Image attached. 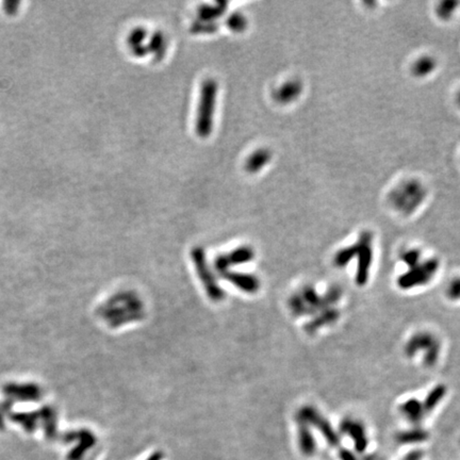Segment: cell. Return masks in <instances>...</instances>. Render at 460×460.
<instances>
[{"mask_svg": "<svg viewBox=\"0 0 460 460\" xmlns=\"http://www.w3.org/2000/svg\"><path fill=\"white\" fill-rule=\"evenodd\" d=\"M298 91V85L296 83H290L286 84V86L282 88V91L279 92L280 95V99L281 100H288L294 98L296 96V93Z\"/></svg>", "mask_w": 460, "mask_h": 460, "instance_id": "44dd1931", "label": "cell"}, {"mask_svg": "<svg viewBox=\"0 0 460 460\" xmlns=\"http://www.w3.org/2000/svg\"><path fill=\"white\" fill-rule=\"evenodd\" d=\"M342 296V289L338 286H332L325 292V294L322 295L323 302L326 308L333 307L337 304Z\"/></svg>", "mask_w": 460, "mask_h": 460, "instance_id": "e0dca14e", "label": "cell"}, {"mask_svg": "<svg viewBox=\"0 0 460 460\" xmlns=\"http://www.w3.org/2000/svg\"><path fill=\"white\" fill-rule=\"evenodd\" d=\"M357 256L356 244L352 246L344 247V249L337 252L333 257V264L339 269L348 267L349 263Z\"/></svg>", "mask_w": 460, "mask_h": 460, "instance_id": "8fae6325", "label": "cell"}, {"mask_svg": "<svg viewBox=\"0 0 460 460\" xmlns=\"http://www.w3.org/2000/svg\"><path fill=\"white\" fill-rule=\"evenodd\" d=\"M340 429L342 432L348 433L349 436L355 442V446L357 450L362 452L368 446V438L366 435V428L364 424L359 421H355L351 418H347L340 424Z\"/></svg>", "mask_w": 460, "mask_h": 460, "instance_id": "8992f818", "label": "cell"}, {"mask_svg": "<svg viewBox=\"0 0 460 460\" xmlns=\"http://www.w3.org/2000/svg\"><path fill=\"white\" fill-rule=\"evenodd\" d=\"M340 317V312L338 309H335L333 307L324 309V310L317 312L312 320L308 322L306 325L305 329L308 333H313L317 331L318 329H321L322 327L333 324L334 322H337Z\"/></svg>", "mask_w": 460, "mask_h": 460, "instance_id": "52a82bcc", "label": "cell"}, {"mask_svg": "<svg viewBox=\"0 0 460 460\" xmlns=\"http://www.w3.org/2000/svg\"><path fill=\"white\" fill-rule=\"evenodd\" d=\"M446 295L450 300L460 299V277H455L449 281L446 289Z\"/></svg>", "mask_w": 460, "mask_h": 460, "instance_id": "d6986e66", "label": "cell"}, {"mask_svg": "<svg viewBox=\"0 0 460 460\" xmlns=\"http://www.w3.org/2000/svg\"><path fill=\"white\" fill-rule=\"evenodd\" d=\"M270 153L268 150H258L255 153L246 163V170L250 172H258L270 160Z\"/></svg>", "mask_w": 460, "mask_h": 460, "instance_id": "4fadbf2b", "label": "cell"}, {"mask_svg": "<svg viewBox=\"0 0 460 460\" xmlns=\"http://www.w3.org/2000/svg\"><path fill=\"white\" fill-rule=\"evenodd\" d=\"M290 306H291V310L293 311L295 315H306V314H312L311 310L309 309V307L306 305L304 302L303 297L300 296V294H295L291 297L290 299Z\"/></svg>", "mask_w": 460, "mask_h": 460, "instance_id": "9a60e30c", "label": "cell"}, {"mask_svg": "<svg viewBox=\"0 0 460 460\" xmlns=\"http://www.w3.org/2000/svg\"><path fill=\"white\" fill-rule=\"evenodd\" d=\"M421 259V252L419 250H409L406 251L401 255V260L408 267L412 269L420 263Z\"/></svg>", "mask_w": 460, "mask_h": 460, "instance_id": "ac0fdd59", "label": "cell"}, {"mask_svg": "<svg viewBox=\"0 0 460 460\" xmlns=\"http://www.w3.org/2000/svg\"><path fill=\"white\" fill-rule=\"evenodd\" d=\"M228 26L235 31H242L246 28V20L241 14H235L229 19Z\"/></svg>", "mask_w": 460, "mask_h": 460, "instance_id": "ffe728a7", "label": "cell"}, {"mask_svg": "<svg viewBox=\"0 0 460 460\" xmlns=\"http://www.w3.org/2000/svg\"><path fill=\"white\" fill-rule=\"evenodd\" d=\"M400 411L412 424L421 423L426 414L424 411L422 402L417 399H410L404 402L400 407Z\"/></svg>", "mask_w": 460, "mask_h": 460, "instance_id": "ba28073f", "label": "cell"}, {"mask_svg": "<svg viewBox=\"0 0 460 460\" xmlns=\"http://www.w3.org/2000/svg\"><path fill=\"white\" fill-rule=\"evenodd\" d=\"M427 439V432L420 428H413L410 430L402 431L397 433L396 440L402 444H409L414 443V442H421Z\"/></svg>", "mask_w": 460, "mask_h": 460, "instance_id": "7c38bea8", "label": "cell"}, {"mask_svg": "<svg viewBox=\"0 0 460 460\" xmlns=\"http://www.w3.org/2000/svg\"><path fill=\"white\" fill-rule=\"evenodd\" d=\"M439 269V261L436 258H431L423 263H419L417 267L409 269L408 272L404 273L397 278V286L403 290H409L414 287L426 285L436 275Z\"/></svg>", "mask_w": 460, "mask_h": 460, "instance_id": "7a4b0ae2", "label": "cell"}, {"mask_svg": "<svg viewBox=\"0 0 460 460\" xmlns=\"http://www.w3.org/2000/svg\"><path fill=\"white\" fill-rule=\"evenodd\" d=\"M437 341L439 340L428 331H420L414 333L405 345L406 356L411 358L417 355L419 352L425 353Z\"/></svg>", "mask_w": 460, "mask_h": 460, "instance_id": "5b68a950", "label": "cell"}, {"mask_svg": "<svg viewBox=\"0 0 460 460\" xmlns=\"http://www.w3.org/2000/svg\"><path fill=\"white\" fill-rule=\"evenodd\" d=\"M446 394V387L444 385H437L433 387L426 395L425 400L422 403L425 413H430L436 409V407L444 399Z\"/></svg>", "mask_w": 460, "mask_h": 460, "instance_id": "30bf717a", "label": "cell"}, {"mask_svg": "<svg viewBox=\"0 0 460 460\" xmlns=\"http://www.w3.org/2000/svg\"><path fill=\"white\" fill-rule=\"evenodd\" d=\"M217 94V84L214 80H206L201 85L200 100L197 114L196 130L197 134L206 138L212 131V123L214 118L215 102Z\"/></svg>", "mask_w": 460, "mask_h": 460, "instance_id": "6da1fadb", "label": "cell"}, {"mask_svg": "<svg viewBox=\"0 0 460 460\" xmlns=\"http://www.w3.org/2000/svg\"><path fill=\"white\" fill-rule=\"evenodd\" d=\"M299 422L307 426H314L321 431L329 444L335 445L339 442L337 432L333 430L330 423L323 418L321 413L311 406H305L298 413Z\"/></svg>", "mask_w": 460, "mask_h": 460, "instance_id": "277c9868", "label": "cell"}, {"mask_svg": "<svg viewBox=\"0 0 460 460\" xmlns=\"http://www.w3.org/2000/svg\"><path fill=\"white\" fill-rule=\"evenodd\" d=\"M440 352H441V344L439 341H437L431 348H429L425 353H424V358H423L424 366L427 368L435 367L439 360Z\"/></svg>", "mask_w": 460, "mask_h": 460, "instance_id": "2e32d148", "label": "cell"}, {"mask_svg": "<svg viewBox=\"0 0 460 460\" xmlns=\"http://www.w3.org/2000/svg\"><path fill=\"white\" fill-rule=\"evenodd\" d=\"M357 247V271L355 281L359 287L367 285L370 276L371 265L373 260V250H372V235L369 232L362 233L356 243Z\"/></svg>", "mask_w": 460, "mask_h": 460, "instance_id": "3957f363", "label": "cell"}, {"mask_svg": "<svg viewBox=\"0 0 460 460\" xmlns=\"http://www.w3.org/2000/svg\"><path fill=\"white\" fill-rule=\"evenodd\" d=\"M432 66H433V63H432V61H430L429 59H423L421 60L420 62H418L417 65H415V73L419 74V75H425V74H428L430 70L432 69Z\"/></svg>", "mask_w": 460, "mask_h": 460, "instance_id": "7402d4cb", "label": "cell"}, {"mask_svg": "<svg viewBox=\"0 0 460 460\" xmlns=\"http://www.w3.org/2000/svg\"><path fill=\"white\" fill-rule=\"evenodd\" d=\"M300 296L303 297L304 302L310 309L312 314H316L317 312L324 310V309H327L324 305L322 295L318 294L312 286L304 287Z\"/></svg>", "mask_w": 460, "mask_h": 460, "instance_id": "9c48e42d", "label": "cell"}, {"mask_svg": "<svg viewBox=\"0 0 460 460\" xmlns=\"http://www.w3.org/2000/svg\"><path fill=\"white\" fill-rule=\"evenodd\" d=\"M299 440H300V447L304 450V453L307 455H311L315 449V441L312 436V433L309 429V426L302 424V428L299 431Z\"/></svg>", "mask_w": 460, "mask_h": 460, "instance_id": "5bb4252c", "label": "cell"}]
</instances>
